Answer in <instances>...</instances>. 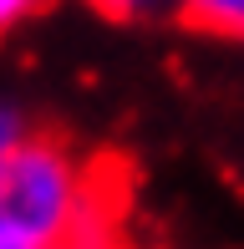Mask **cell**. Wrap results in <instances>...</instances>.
I'll use <instances>...</instances> for the list:
<instances>
[{
    "label": "cell",
    "mask_w": 244,
    "mask_h": 249,
    "mask_svg": "<svg viewBox=\"0 0 244 249\" xmlns=\"http://www.w3.org/2000/svg\"><path fill=\"white\" fill-rule=\"evenodd\" d=\"M56 249H132V244L122 239L117 224H97V229L76 234V239H66V244H56Z\"/></svg>",
    "instance_id": "5"
},
{
    "label": "cell",
    "mask_w": 244,
    "mask_h": 249,
    "mask_svg": "<svg viewBox=\"0 0 244 249\" xmlns=\"http://www.w3.org/2000/svg\"><path fill=\"white\" fill-rule=\"evenodd\" d=\"M117 224V183L76 148L26 132L0 153V249H56Z\"/></svg>",
    "instance_id": "1"
},
{
    "label": "cell",
    "mask_w": 244,
    "mask_h": 249,
    "mask_svg": "<svg viewBox=\"0 0 244 249\" xmlns=\"http://www.w3.org/2000/svg\"><path fill=\"white\" fill-rule=\"evenodd\" d=\"M26 132H31V127H26V122H20V112L0 102V153H5L10 142H20V138H26Z\"/></svg>",
    "instance_id": "6"
},
{
    "label": "cell",
    "mask_w": 244,
    "mask_h": 249,
    "mask_svg": "<svg viewBox=\"0 0 244 249\" xmlns=\"http://www.w3.org/2000/svg\"><path fill=\"white\" fill-rule=\"evenodd\" d=\"M46 5H51V0H0V41L16 36L26 20H36Z\"/></svg>",
    "instance_id": "3"
},
{
    "label": "cell",
    "mask_w": 244,
    "mask_h": 249,
    "mask_svg": "<svg viewBox=\"0 0 244 249\" xmlns=\"http://www.w3.org/2000/svg\"><path fill=\"white\" fill-rule=\"evenodd\" d=\"M178 10L209 36L244 41V0H178Z\"/></svg>",
    "instance_id": "2"
},
{
    "label": "cell",
    "mask_w": 244,
    "mask_h": 249,
    "mask_svg": "<svg viewBox=\"0 0 244 249\" xmlns=\"http://www.w3.org/2000/svg\"><path fill=\"white\" fill-rule=\"evenodd\" d=\"M87 5H97L102 16H117V20H138V16H158L178 0H87Z\"/></svg>",
    "instance_id": "4"
}]
</instances>
